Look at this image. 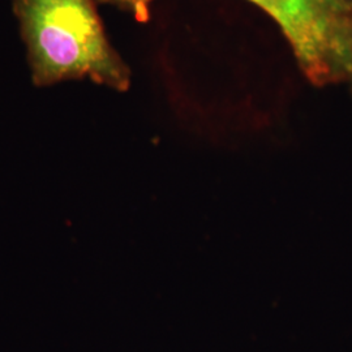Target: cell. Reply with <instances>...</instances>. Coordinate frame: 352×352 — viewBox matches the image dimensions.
<instances>
[{
	"instance_id": "1",
	"label": "cell",
	"mask_w": 352,
	"mask_h": 352,
	"mask_svg": "<svg viewBox=\"0 0 352 352\" xmlns=\"http://www.w3.org/2000/svg\"><path fill=\"white\" fill-rule=\"evenodd\" d=\"M34 87L71 80L126 91L132 69L115 49L97 0H11Z\"/></svg>"
},
{
	"instance_id": "2",
	"label": "cell",
	"mask_w": 352,
	"mask_h": 352,
	"mask_svg": "<svg viewBox=\"0 0 352 352\" xmlns=\"http://www.w3.org/2000/svg\"><path fill=\"white\" fill-rule=\"evenodd\" d=\"M154 0H97L148 23ZM276 23L304 78L315 88L352 76V7L342 0H248Z\"/></svg>"
},
{
	"instance_id": "3",
	"label": "cell",
	"mask_w": 352,
	"mask_h": 352,
	"mask_svg": "<svg viewBox=\"0 0 352 352\" xmlns=\"http://www.w3.org/2000/svg\"><path fill=\"white\" fill-rule=\"evenodd\" d=\"M347 85L350 87V91H351V96H352V76L350 77V80H349V82H347Z\"/></svg>"
},
{
	"instance_id": "4",
	"label": "cell",
	"mask_w": 352,
	"mask_h": 352,
	"mask_svg": "<svg viewBox=\"0 0 352 352\" xmlns=\"http://www.w3.org/2000/svg\"><path fill=\"white\" fill-rule=\"evenodd\" d=\"M342 1H344V3H347L349 6H351L352 7V0H342Z\"/></svg>"
}]
</instances>
